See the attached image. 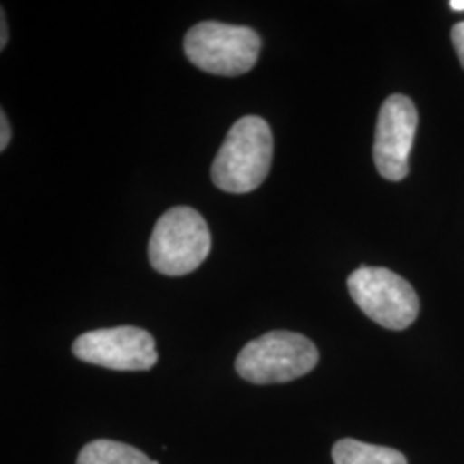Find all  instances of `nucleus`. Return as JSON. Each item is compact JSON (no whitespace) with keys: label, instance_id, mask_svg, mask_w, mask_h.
Returning a JSON list of instances; mask_svg holds the SVG:
<instances>
[{"label":"nucleus","instance_id":"nucleus-1","mask_svg":"<svg viewBox=\"0 0 464 464\" xmlns=\"http://www.w3.org/2000/svg\"><path fill=\"white\" fill-rule=\"evenodd\" d=\"M274 138L266 119L245 116L234 122L212 164V181L227 193H249L266 181Z\"/></svg>","mask_w":464,"mask_h":464},{"label":"nucleus","instance_id":"nucleus-2","mask_svg":"<svg viewBox=\"0 0 464 464\" xmlns=\"http://www.w3.org/2000/svg\"><path fill=\"white\" fill-rule=\"evenodd\" d=\"M210 248L212 236L201 214L189 207H174L153 227L150 264L164 276L179 277L197 270Z\"/></svg>","mask_w":464,"mask_h":464},{"label":"nucleus","instance_id":"nucleus-4","mask_svg":"<svg viewBox=\"0 0 464 464\" xmlns=\"http://www.w3.org/2000/svg\"><path fill=\"white\" fill-rule=\"evenodd\" d=\"M262 40L248 26L203 21L184 36V53L191 64L217 76H241L260 55Z\"/></svg>","mask_w":464,"mask_h":464},{"label":"nucleus","instance_id":"nucleus-12","mask_svg":"<svg viewBox=\"0 0 464 464\" xmlns=\"http://www.w3.org/2000/svg\"><path fill=\"white\" fill-rule=\"evenodd\" d=\"M7 44V19L5 13H0V49H4Z\"/></svg>","mask_w":464,"mask_h":464},{"label":"nucleus","instance_id":"nucleus-13","mask_svg":"<svg viewBox=\"0 0 464 464\" xmlns=\"http://www.w3.org/2000/svg\"><path fill=\"white\" fill-rule=\"evenodd\" d=\"M449 5H450L454 11H464V0H450Z\"/></svg>","mask_w":464,"mask_h":464},{"label":"nucleus","instance_id":"nucleus-6","mask_svg":"<svg viewBox=\"0 0 464 464\" xmlns=\"http://www.w3.org/2000/svg\"><path fill=\"white\" fill-rule=\"evenodd\" d=\"M72 353L84 363L121 372L150 370L159 360L151 334L133 325L86 332L74 341Z\"/></svg>","mask_w":464,"mask_h":464},{"label":"nucleus","instance_id":"nucleus-10","mask_svg":"<svg viewBox=\"0 0 464 464\" xmlns=\"http://www.w3.org/2000/svg\"><path fill=\"white\" fill-rule=\"evenodd\" d=\"M450 38H452L456 53H458V57H459V63H461V66L464 67V21L452 26Z\"/></svg>","mask_w":464,"mask_h":464},{"label":"nucleus","instance_id":"nucleus-7","mask_svg":"<svg viewBox=\"0 0 464 464\" xmlns=\"http://www.w3.org/2000/svg\"><path fill=\"white\" fill-rule=\"evenodd\" d=\"M418 128V111L406 95H391L383 102L373 145V160L382 178L401 181L410 170V153Z\"/></svg>","mask_w":464,"mask_h":464},{"label":"nucleus","instance_id":"nucleus-8","mask_svg":"<svg viewBox=\"0 0 464 464\" xmlns=\"http://www.w3.org/2000/svg\"><path fill=\"white\" fill-rule=\"evenodd\" d=\"M335 464H408L396 449L365 444L354 439H343L332 449Z\"/></svg>","mask_w":464,"mask_h":464},{"label":"nucleus","instance_id":"nucleus-11","mask_svg":"<svg viewBox=\"0 0 464 464\" xmlns=\"http://www.w3.org/2000/svg\"><path fill=\"white\" fill-rule=\"evenodd\" d=\"M9 141H11V126L5 112H0V150L2 151L7 149Z\"/></svg>","mask_w":464,"mask_h":464},{"label":"nucleus","instance_id":"nucleus-9","mask_svg":"<svg viewBox=\"0 0 464 464\" xmlns=\"http://www.w3.org/2000/svg\"><path fill=\"white\" fill-rule=\"evenodd\" d=\"M78 464H159L151 461L140 449L116 442V440H93L86 444L80 456Z\"/></svg>","mask_w":464,"mask_h":464},{"label":"nucleus","instance_id":"nucleus-3","mask_svg":"<svg viewBox=\"0 0 464 464\" xmlns=\"http://www.w3.org/2000/svg\"><path fill=\"white\" fill-rule=\"evenodd\" d=\"M318 363L315 344L296 332L274 331L249 341L236 358V372L251 383H284L310 373Z\"/></svg>","mask_w":464,"mask_h":464},{"label":"nucleus","instance_id":"nucleus-5","mask_svg":"<svg viewBox=\"0 0 464 464\" xmlns=\"http://www.w3.org/2000/svg\"><path fill=\"white\" fill-rule=\"evenodd\" d=\"M348 289L360 310L385 329H408L420 314L413 285L389 268L360 266L349 276Z\"/></svg>","mask_w":464,"mask_h":464}]
</instances>
